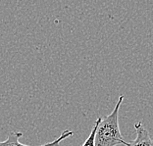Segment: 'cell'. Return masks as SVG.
<instances>
[{
	"mask_svg": "<svg viewBox=\"0 0 153 146\" xmlns=\"http://www.w3.org/2000/svg\"><path fill=\"white\" fill-rule=\"evenodd\" d=\"M124 95H120L115 105L114 110L108 116L101 118L95 135V146H117L123 144L127 146L128 141H125L119 127V110Z\"/></svg>",
	"mask_w": 153,
	"mask_h": 146,
	"instance_id": "6da1fadb",
	"label": "cell"
},
{
	"mask_svg": "<svg viewBox=\"0 0 153 146\" xmlns=\"http://www.w3.org/2000/svg\"><path fill=\"white\" fill-rule=\"evenodd\" d=\"M73 134H74V133H73L72 130H66L61 133V135L57 139L53 140L52 142H50V143H46L43 145H37V146H59L62 141L67 139L68 137L73 136ZM22 136H23V133H20V131L19 133H11L8 135V137H7V139L5 141H0V146H30V145L21 143L20 138Z\"/></svg>",
	"mask_w": 153,
	"mask_h": 146,
	"instance_id": "7a4b0ae2",
	"label": "cell"
},
{
	"mask_svg": "<svg viewBox=\"0 0 153 146\" xmlns=\"http://www.w3.org/2000/svg\"><path fill=\"white\" fill-rule=\"evenodd\" d=\"M134 128L137 131L135 139L128 142L127 146H153V140L149 135L147 130L142 126L141 122L134 124Z\"/></svg>",
	"mask_w": 153,
	"mask_h": 146,
	"instance_id": "3957f363",
	"label": "cell"
},
{
	"mask_svg": "<svg viewBox=\"0 0 153 146\" xmlns=\"http://www.w3.org/2000/svg\"><path fill=\"white\" fill-rule=\"evenodd\" d=\"M99 121H100V117L97 118V120L95 121L94 125H93V127L91 131H90L88 137L86 138V140L85 141V143L82 144V146H95V135H96L97 127H98Z\"/></svg>",
	"mask_w": 153,
	"mask_h": 146,
	"instance_id": "277c9868",
	"label": "cell"
}]
</instances>
